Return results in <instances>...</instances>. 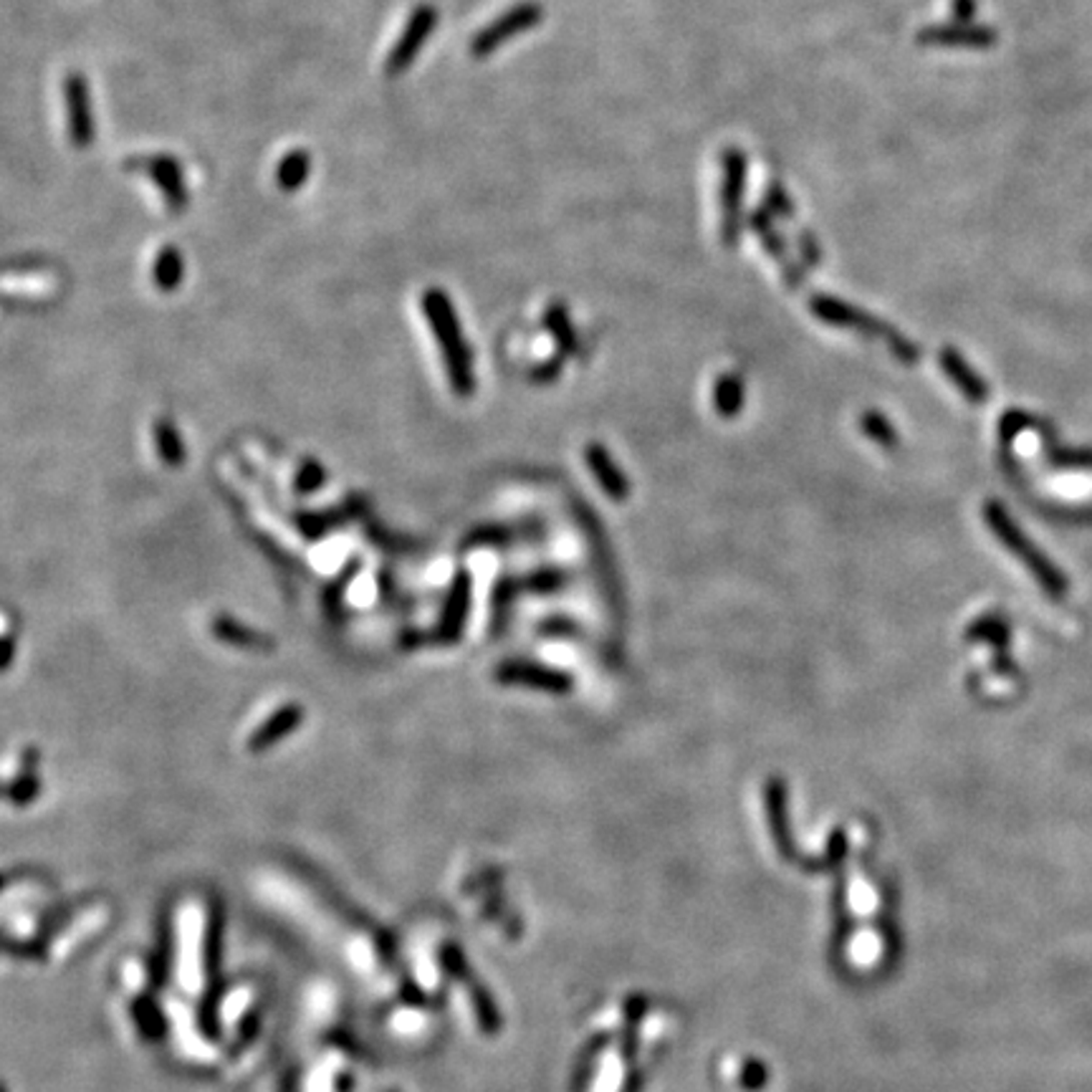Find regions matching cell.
I'll use <instances>...</instances> for the list:
<instances>
[{"label": "cell", "instance_id": "15", "mask_svg": "<svg viewBox=\"0 0 1092 1092\" xmlns=\"http://www.w3.org/2000/svg\"><path fill=\"white\" fill-rule=\"evenodd\" d=\"M465 605H468V577H460L453 587V595H450L448 612H445V635L453 638L460 630V620L465 615Z\"/></svg>", "mask_w": 1092, "mask_h": 1092}, {"label": "cell", "instance_id": "13", "mask_svg": "<svg viewBox=\"0 0 1092 1092\" xmlns=\"http://www.w3.org/2000/svg\"><path fill=\"white\" fill-rule=\"evenodd\" d=\"M183 273H185V266H183V256L178 254V249L160 251L158 261H155V271H152L155 283H158L163 291H173V288L180 283V278H183Z\"/></svg>", "mask_w": 1092, "mask_h": 1092}, {"label": "cell", "instance_id": "16", "mask_svg": "<svg viewBox=\"0 0 1092 1092\" xmlns=\"http://www.w3.org/2000/svg\"><path fill=\"white\" fill-rule=\"evenodd\" d=\"M216 635L221 640H228V643H236V645H261L264 643V638L256 633H249V630H244L241 625H236V622L231 620H218L216 622Z\"/></svg>", "mask_w": 1092, "mask_h": 1092}, {"label": "cell", "instance_id": "3", "mask_svg": "<svg viewBox=\"0 0 1092 1092\" xmlns=\"http://www.w3.org/2000/svg\"><path fill=\"white\" fill-rule=\"evenodd\" d=\"M541 16H544V11H541V6H536V3H521V6L511 8L509 13L498 16L491 26L483 28V31L473 38V46H471L473 56L491 54V51H496L503 41H509V38L516 36V33H524L529 31V28L539 26Z\"/></svg>", "mask_w": 1092, "mask_h": 1092}, {"label": "cell", "instance_id": "5", "mask_svg": "<svg viewBox=\"0 0 1092 1092\" xmlns=\"http://www.w3.org/2000/svg\"><path fill=\"white\" fill-rule=\"evenodd\" d=\"M66 112H69V135L76 150H87L94 142V114L87 79L82 74H69L66 79Z\"/></svg>", "mask_w": 1092, "mask_h": 1092}, {"label": "cell", "instance_id": "19", "mask_svg": "<svg viewBox=\"0 0 1092 1092\" xmlns=\"http://www.w3.org/2000/svg\"><path fill=\"white\" fill-rule=\"evenodd\" d=\"M767 213L769 216H782V218H790L792 213V201L787 198V193L779 185H772V188L767 190Z\"/></svg>", "mask_w": 1092, "mask_h": 1092}, {"label": "cell", "instance_id": "12", "mask_svg": "<svg viewBox=\"0 0 1092 1092\" xmlns=\"http://www.w3.org/2000/svg\"><path fill=\"white\" fill-rule=\"evenodd\" d=\"M308 173H311V158H308V152L303 150L288 152L276 170L278 188L288 190V193H291V190H298L303 183H306Z\"/></svg>", "mask_w": 1092, "mask_h": 1092}, {"label": "cell", "instance_id": "18", "mask_svg": "<svg viewBox=\"0 0 1092 1092\" xmlns=\"http://www.w3.org/2000/svg\"><path fill=\"white\" fill-rule=\"evenodd\" d=\"M546 321H549V326H552V331L557 334V339L562 341L567 349H572L574 346V334H572V326H569V319L567 314H564V308L554 306L549 314H546Z\"/></svg>", "mask_w": 1092, "mask_h": 1092}, {"label": "cell", "instance_id": "11", "mask_svg": "<svg viewBox=\"0 0 1092 1092\" xmlns=\"http://www.w3.org/2000/svg\"><path fill=\"white\" fill-rule=\"evenodd\" d=\"M301 721V711H298V706H286V709H281L278 714L271 716L269 724L264 726V729L259 731V734L251 739V747L259 752V749L269 747V744H273V741H278L281 736H286L288 731L293 729V726Z\"/></svg>", "mask_w": 1092, "mask_h": 1092}, {"label": "cell", "instance_id": "6", "mask_svg": "<svg viewBox=\"0 0 1092 1092\" xmlns=\"http://www.w3.org/2000/svg\"><path fill=\"white\" fill-rule=\"evenodd\" d=\"M435 23H438V11L433 6H420L415 8V13L410 16V23L402 31L400 41L395 44V49L389 51L387 59V74H400L407 66L412 64V59L417 56V51L422 49V44L427 41V36L433 33Z\"/></svg>", "mask_w": 1092, "mask_h": 1092}, {"label": "cell", "instance_id": "4", "mask_svg": "<svg viewBox=\"0 0 1092 1092\" xmlns=\"http://www.w3.org/2000/svg\"><path fill=\"white\" fill-rule=\"evenodd\" d=\"M130 168H137L155 183V188L165 195L170 211H185V206H188V188H185V173L178 165V160L158 155V158L132 160Z\"/></svg>", "mask_w": 1092, "mask_h": 1092}, {"label": "cell", "instance_id": "14", "mask_svg": "<svg viewBox=\"0 0 1092 1092\" xmlns=\"http://www.w3.org/2000/svg\"><path fill=\"white\" fill-rule=\"evenodd\" d=\"M716 410L724 417L736 415L741 410V402H744V387H741V379L736 374H724V377L716 382L714 389Z\"/></svg>", "mask_w": 1092, "mask_h": 1092}, {"label": "cell", "instance_id": "10", "mask_svg": "<svg viewBox=\"0 0 1092 1092\" xmlns=\"http://www.w3.org/2000/svg\"><path fill=\"white\" fill-rule=\"evenodd\" d=\"M920 44L933 46H989L991 33L981 28H928L920 33Z\"/></svg>", "mask_w": 1092, "mask_h": 1092}, {"label": "cell", "instance_id": "8", "mask_svg": "<svg viewBox=\"0 0 1092 1092\" xmlns=\"http://www.w3.org/2000/svg\"><path fill=\"white\" fill-rule=\"evenodd\" d=\"M810 308L815 311L817 319L827 321V324L849 326V329H860V331H867V334H877V331H882V326L877 324L875 319H870L867 314H862L860 308L837 301V298L832 296H822V293H819V296L812 298Z\"/></svg>", "mask_w": 1092, "mask_h": 1092}, {"label": "cell", "instance_id": "7", "mask_svg": "<svg viewBox=\"0 0 1092 1092\" xmlns=\"http://www.w3.org/2000/svg\"><path fill=\"white\" fill-rule=\"evenodd\" d=\"M496 678L503 683H524V686H534L549 693H567L572 686V678L567 673L536 666V663H503L498 666Z\"/></svg>", "mask_w": 1092, "mask_h": 1092}, {"label": "cell", "instance_id": "9", "mask_svg": "<svg viewBox=\"0 0 1092 1092\" xmlns=\"http://www.w3.org/2000/svg\"><path fill=\"white\" fill-rule=\"evenodd\" d=\"M584 455H587V463H590L592 473H595V478L600 481V486L605 488V491L610 493L612 498H625V496H628L630 483L625 481V476L620 473V468L615 465V460L610 458V453H607L602 445L592 443Z\"/></svg>", "mask_w": 1092, "mask_h": 1092}, {"label": "cell", "instance_id": "2", "mask_svg": "<svg viewBox=\"0 0 1092 1092\" xmlns=\"http://www.w3.org/2000/svg\"><path fill=\"white\" fill-rule=\"evenodd\" d=\"M721 239L726 246H736L741 228V198L747 183V158L744 152L729 147L721 155Z\"/></svg>", "mask_w": 1092, "mask_h": 1092}, {"label": "cell", "instance_id": "1", "mask_svg": "<svg viewBox=\"0 0 1092 1092\" xmlns=\"http://www.w3.org/2000/svg\"><path fill=\"white\" fill-rule=\"evenodd\" d=\"M422 311L430 319L433 326V334L440 344V352H443L445 362H448V374L453 389L458 395H471L473 392V367H471V352H468V344H465L463 334H460L458 316L453 311V303L438 288H430L427 293H422Z\"/></svg>", "mask_w": 1092, "mask_h": 1092}, {"label": "cell", "instance_id": "17", "mask_svg": "<svg viewBox=\"0 0 1092 1092\" xmlns=\"http://www.w3.org/2000/svg\"><path fill=\"white\" fill-rule=\"evenodd\" d=\"M155 433H158V445H160V455H165V458L170 460V463H178L180 455H183V448H180V440L178 435H175V430L170 427V422H158V427H155Z\"/></svg>", "mask_w": 1092, "mask_h": 1092}]
</instances>
